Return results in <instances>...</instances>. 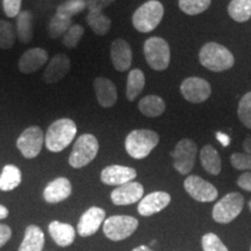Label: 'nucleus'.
I'll return each mask as SVG.
<instances>
[{
    "label": "nucleus",
    "instance_id": "nucleus-42",
    "mask_svg": "<svg viewBox=\"0 0 251 251\" xmlns=\"http://www.w3.org/2000/svg\"><path fill=\"white\" fill-rule=\"evenodd\" d=\"M12 236V229L6 225H0V248L4 247Z\"/></svg>",
    "mask_w": 251,
    "mask_h": 251
},
{
    "label": "nucleus",
    "instance_id": "nucleus-35",
    "mask_svg": "<svg viewBox=\"0 0 251 251\" xmlns=\"http://www.w3.org/2000/svg\"><path fill=\"white\" fill-rule=\"evenodd\" d=\"M237 115L248 129H251V92H248L238 102Z\"/></svg>",
    "mask_w": 251,
    "mask_h": 251
},
{
    "label": "nucleus",
    "instance_id": "nucleus-22",
    "mask_svg": "<svg viewBox=\"0 0 251 251\" xmlns=\"http://www.w3.org/2000/svg\"><path fill=\"white\" fill-rule=\"evenodd\" d=\"M49 234L59 247L71 246L76 237V231L71 225L59 221H52L49 225Z\"/></svg>",
    "mask_w": 251,
    "mask_h": 251
},
{
    "label": "nucleus",
    "instance_id": "nucleus-25",
    "mask_svg": "<svg viewBox=\"0 0 251 251\" xmlns=\"http://www.w3.org/2000/svg\"><path fill=\"white\" fill-rule=\"evenodd\" d=\"M15 30H17L18 39L23 43H29L33 40V14L30 11H21L19 13L17 17Z\"/></svg>",
    "mask_w": 251,
    "mask_h": 251
},
{
    "label": "nucleus",
    "instance_id": "nucleus-28",
    "mask_svg": "<svg viewBox=\"0 0 251 251\" xmlns=\"http://www.w3.org/2000/svg\"><path fill=\"white\" fill-rule=\"evenodd\" d=\"M21 183V171L18 166L7 164L0 175V190L4 192L17 188Z\"/></svg>",
    "mask_w": 251,
    "mask_h": 251
},
{
    "label": "nucleus",
    "instance_id": "nucleus-16",
    "mask_svg": "<svg viewBox=\"0 0 251 251\" xmlns=\"http://www.w3.org/2000/svg\"><path fill=\"white\" fill-rule=\"evenodd\" d=\"M170 202V194L168 192H163V191H156V192L150 193L140 200L137 211L142 216H151L166 208Z\"/></svg>",
    "mask_w": 251,
    "mask_h": 251
},
{
    "label": "nucleus",
    "instance_id": "nucleus-12",
    "mask_svg": "<svg viewBox=\"0 0 251 251\" xmlns=\"http://www.w3.org/2000/svg\"><path fill=\"white\" fill-rule=\"evenodd\" d=\"M180 92L187 101L200 103L211 97L212 87L211 84L202 78L188 77L181 83Z\"/></svg>",
    "mask_w": 251,
    "mask_h": 251
},
{
    "label": "nucleus",
    "instance_id": "nucleus-20",
    "mask_svg": "<svg viewBox=\"0 0 251 251\" xmlns=\"http://www.w3.org/2000/svg\"><path fill=\"white\" fill-rule=\"evenodd\" d=\"M97 100L101 107L108 108L115 105L118 100V91L114 83L108 78L98 77L93 81Z\"/></svg>",
    "mask_w": 251,
    "mask_h": 251
},
{
    "label": "nucleus",
    "instance_id": "nucleus-46",
    "mask_svg": "<svg viewBox=\"0 0 251 251\" xmlns=\"http://www.w3.org/2000/svg\"><path fill=\"white\" fill-rule=\"evenodd\" d=\"M249 208H250V211H251V200L249 201Z\"/></svg>",
    "mask_w": 251,
    "mask_h": 251
},
{
    "label": "nucleus",
    "instance_id": "nucleus-39",
    "mask_svg": "<svg viewBox=\"0 0 251 251\" xmlns=\"http://www.w3.org/2000/svg\"><path fill=\"white\" fill-rule=\"evenodd\" d=\"M2 7L8 18H15L21 12V0H2Z\"/></svg>",
    "mask_w": 251,
    "mask_h": 251
},
{
    "label": "nucleus",
    "instance_id": "nucleus-5",
    "mask_svg": "<svg viewBox=\"0 0 251 251\" xmlns=\"http://www.w3.org/2000/svg\"><path fill=\"white\" fill-rule=\"evenodd\" d=\"M99 151V142L92 134H83L75 143L69 164L75 169H80L90 164L96 158Z\"/></svg>",
    "mask_w": 251,
    "mask_h": 251
},
{
    "label": "nucleus",
    "instance_id": "nucleus-17",
    "mask_svg": "<svg viewBox=\"0 0 251 251\" xmlns=\"http://www.w3.org/2000/svg\"><path fill=\"white\" fill-rule=\"evenodd\" d=\"M111 59L115 70L124 72L130 68L133 61V52L129 43L124 39H117L111 46Z\"/></svg>",
    "mask_w": 251,
    "mask_h": 251
},
{
    "label": "nucleus",
    "instance_id": "nucleus-6",
    "mask_svg": "<svg viewBox=\"0 0 251 251\" xmlns=\"http://www.w3.org/2000/svg\"><path fill=\"white\" fill-rule=\"evenodd\" d=\"M144 57L149 67L156 71H163L170 64V47L164 39L158 36L149 37L143 46Z\"/></svg>",
    "mask_w": 251,
    "mask_h": 251
},
{
    "label": "nucleus",
    "instance_id": "nucleus-14",
    "mask_svg": "<svg viewBox=\"0 0 251 251\" xmlns=\"http://www.w3.org/2000/svg\"><path fill=\"white\" fill-rule=\"evenodd\" d=\"M106 212L100 207H91L80 216L77 225V231L81 237L92 236L98 231L100 226L105 221Z\"/></svg>",
    "mask_w": 251,
    "mask_h": 251
},
{
    "label": "nucleus",
    "instance_id": "nucleus-21",
    "mask_svg": "<svg viewBox=\"0 0 251 251\" xmlns=\"http://www.w3.org/2000/svg\"><path fill=\"white\" fill-rule=\"evenodd\" d=\"M72 192V186L69 179L64 177L56 178L50 181L43 191V198L47 202L57 203L68 199Z\"/></svg>",
    "mask_w": 251,
    "mask_h": 251
},
{
    "label": "nucleus",
    "instance_id": "nucleus-41",
    "mask_svg": "<svg viewBox=\"0 0 251 251\" xmlns=\"http://www.w3.org/2000/svg\"><path fill=\"white\" fill-rule=\"evenodd\" d=\"M237 185L244 191L251 192V171H246L237 178Z\"/></svg>",
    "mask_w": 251,
    "mask_h": 251
},
{
    "label": "nucleus",
    "instance_id": "nucleus-33",
    "mask_svg": "<svg viewBox=\"0 0 251 251\" xmlns=\"http://www.w3.org/2000/svg\"><path fill=\"white\" fill-rule=\"evenodd\" d=\"M212 0H179V8L188 15H198L205 12Z\"/></svg>",
    "mask_w": 251,
    "mask_h": 251
},
{
    "label": "nucleus",
    "instance_id": "nucleus-29",
    "mask_svg": "<svg viewBox=\"0 0 251 251\" xmlns=\"http://www.w3.org/2000/svg\"><path fill=\"white\" fill-rule=\"evenodd\" d=\"M86 21L97 35H106L111 29L112 21L102 12L90 11L86 17Z\"/></svg>",
    "mask_w": 251,
    "mask_h": 251
},
{
    "label": "nucleus",
    "instance_id": "nucleus-24",
    "mask_svg": "<svg viewBox=\"0 0 251 251\" xmlns=\"http://www.w3.org/2000/svg\"><path fill=\"white\" fill-rule=\"evenodd\" d=\"M200 162L208 174L218 176L221 172V157L218 150L211 144H207L200 151Z\"/></svg>",
    "mask_w": 251,
    "mask_h": 251
},
{
    "label": "nucleus",
    "instance_id": "nucleus-2",
    "mask_svg": "<svg viewBox=\"0 0 251 251\" xmlns=\"http://www.w3.org/2000/svg\"><path fill=\"white\" fill-rule=\"evenodd\" d=\"M77 134V127L71 119H58L52 122L46 134V147L52 152L64 150L74 141Z\"/></svg>",
    "mask_w": 251,
    "mask_h": 251
},
{
    "label": "nucleus",
    "instance_id": "nucleus-40",
    "mask_svg": "<svg viewBox=\"0 0 251 251\" xmlns=\"http://www.w3.org/2000/svg\"><path fill=\"white\" fill-rule=\"evenodd\" d=\"M113 1L115 0H86V5L90 11L102 12V9L111 5Z\"/></svg>",
    "mask_w": 251,
    "mask_h": 251
},
{
    "label": "nucleus",
    "instance_id": "nucleus-4",
    "mask_svg": "<svg viewBox=\"0 0 251 251\" xmlns=\"http://www.w3.org/2000/svg\"><path fill=\"white\" fill-rule=\"evenodd\" d=\"M164 7L157 0H149L135 11L133 14V26L140 33H150L161 24Z\"/></svg>",
    "mask_w": 251,
    "mask_h": 251
},
{
    "label": "nucleus",
    "instance_id": "nucleus-3",
    "mask_svg": "<svg viewBox=\"0 0 251 251\" xmlns=\"http://www.w3.org/2000/svg\"><path fill=\"white\" fill-rule=\"evenodd\" d=\"M159 135L150 129H135L126 137V151L135 159H143L158 146Z\"/></svg>",
    "mask_w": 251,
    "mask_h": 251
},
{
    "label": "nucleus",
    "instance_id": "nucleus-44",
    "mask_svg": "<svg viewBox=\"0 0 251 251\" xmlns=\"http://www.w3.org/2000/svg\"><path fill=\"white\" fill-rule=\"evenodd\" d=\"M8 216V209L5 206L0 205V220H4Z\"/></svg>",
    "mask_w": 251,
    "mask_h": 251
},
{
    "label": "nucleus",
    "instance_id": "nucleus-36",
    "mask_svg": "<svg viewBox=\"0 0 251 251\" xmlns=\"http://www.w3.org/2000/svg\"><path fill=\"white\" fill-rule=\"evenodd\" d=\"M84 35V28L80 25H72L63 36V45L69 49H75Z\"/></svg>",
    "mask_w": 251,
    "mask_h": 251
},
{
    "label": "nucleus",
    "instance_id": "nucleus-1",
    "mask_svg": "<svg viewBox=\"0 0 251 251\" xmlns=\"http://www.w3.org/2000/svg\"><path fill=\"white\" fill-rule=\"evenodd\" d=\"M199 61L202 67L214 72L227 71L235 64L233 52L216 42H208L202 46L199 51Z\"/></svg>",
    "mask_w": 251,
    "mask_h": 251
},
{
    "label": "nucleus",
    "instance_id": "nucleus-34",
    "mask_svg": "<svg viewBox=\"0 0 251 251\" xmlns=\"http://www.w3.org/2000/svg\"><path fill=\"white\" fill-rule=\"evenodd\" d=\"M85 8H87L86 0H69V1L58 6L56 13L71 19L74 15L80 13Z\"/></svg>",
    "mask_w": 251,
    "mask_h": 251
},
{
    "label": "nucleus",
    "instance_id": "nucleus-23",
    "mask_svg": "<svg viewBox=\"0 0 251 251\" xmlns=\"http://www.w3.org/2000/svg\"><path fill=\"white\" fill-rule=\"evenodd\" d=\"M43 247H45V234L42 229L34 225L27 227L19 251H42Z\"/></svg>",
    "mask_w": 251,
    "mask_h": 251
},
{
    "label": "nucleus",
    "instance_id": "nucleus-30",
    "mask_svg": "<svg viewBox=\"0 0 251 251\" xmlns=\"http://www.w3.org/2000/svg\"><path fill=\"white\" fill-rule=\"evenodd\" d=\"M228 13L237 23H246L251 18V0H231Z\"/></svg>",
    "mask_w": 251,
    "mask_h": 251
},
{
    "label": "nucleus",
    "instance_id": "nucleus-9",
    "mask_svg": "<svg viewBox=\"0 0 251 251\" xmlns=\"http://www.w3.org/2000/svg\"><path fill=\"white\" fill-rule=\"evenodd\" d=\"M198 147L191 139H183L177 143L171 157L174 158V168L180 175L186 176L193 170L196 164Z\"/></svg>",
    "mask_w": 251,
    "mask_h": 251
},
{
    "label": "nucleus",
    "instance_id": "nucleus-37",
    "mask_svg": "<svg viewBox=\"0 0 251 251\" xmlns=\"http://www.w3.org/2000/svg\"><path fill=\"white\" fill-rule=\"evenodd\" d=\"M201 247L203 251H229L225 243L214 233H207L201 238Z\"/></svg>",
    "mask_w": 251,
    "mask_h": 251
},
{
    "label": "nucleus",
    "instance_id": "nucleus-15",
    "mask_svg": "<svg viewBox=\"0 0 251 251\" xmlns=\"http://www.w3.org/2000/svg\"><path fill=\"white\" fill-rule=\"evenodd\" d=\"M144 193V188L142 184L137 181H129V183L118 186L111 193V199L114 205L126 206L131 205L140 201L142 199Z\"/></svg>",
    "mask_w": 251,
    "mask_h": 251
},
{
    "label": "nucleus",
    "instance_id": "nucleus-43",
    "mask_svg": "<svg viewBox=\"0 0 251 251\" xmlns=\"http://www.w3.org/2000/svg\"><path fill=\"white\" fill-rule=\"evenodd\" d=\"M243 149L247 153L251 155V135H248V136L246 137V140H244Z\"/></svg>",
    "mask_w": 251,
    "mask_h": 251
},
{
    "label": "nucleus",
    "instance_id": "nucleus-10",
    "mask_svg": "<svg viewBox=\"0 0 251 251\" xmlns=\"http://www.w3.org/2000/svg\"><path fill=\"white\" fill-rule=\"evenodd\" d=\"M45 142L43 130L39 126H31L23 131L17 140V147L26 158H34L39 155Z\"/></svg>",
    "mask_w": 251,
    "mask_h": 251
},
{
    "label": "nucleus",
    "instance_id": "nucleus-11",
    "mask_svg": "<svg viewBox=\"0 0 251 251\" xmlns=\"http://www.w3.org/2000/svg\"><path fill=\"white\" fill-rule=\"evenodd\" d=\"M185 191L190 197L199 202H212L218 198V190L214 185L199 176H188L184 180Z\"/></svg>",
    "mask_w": 251,
    "mask_h": 251
},
{
    "label": "nucleus",
    "instance_id": "nucleus-27",
    "mask_svg": "<svg viewBox=\"0 0 251 251\" xmlns=\"http://www.w3.org/2000/svg\"><path fill=\"white\" fill-rule=\"evenodd\" d=\"M146 85V77L140 69H133L127 78L126 97L129 101H134L140 96Z\"/></svg>",
    "mask_w": 251,
    "mask_h": 251
},
{
    "label": "nucleus",
    "instance_id": "nucleus-19",
    "mask_svg": "<svg viewBox=\"0 0 251 251\" xmlns=\"http://www.w3.org/2000/svg\"><path fill=\"white\" fill-rule=\"evenodd\" d=\"M70 58L65 54H58L51 58L43 74V81L46 84H54L63 79L70 71Z\"/></svg>",
    "mask_w": 251,
    "mask_h": 251
},
{
    "label": "nucleus",
    "instance_id": "nucleus-8",
    "mask_svg": "<svg viewBox=\"0 0 251 251\" xmlns=\"http://www.w3.org/2000/svg\"><path fill=\"white\" fill-rule=\"evenodd\" d=\"M139 227V220L128 215H114L103 221V234L111 241L118 242L131 236Z\"/></svg>",
    "mask_w": 251,
    "mask_h": 251
},
{
    "label": "nucleus",
    "instance_id": "nucleus-47",
    "mask_svg": "<svg viewBox=\"0 0 251 251\" xmlns=\"http://www.w3.org/2000/svg\"><path fill=\"white\" fill-rule=\"evenodd\" d=\"M250 251H251V247H250Z\"/></svg>",
    "mask_w": 251,
    "mask_h": 251
},
{
    "label": "nucleus",
    "instance_id": "nucleus-31",
    "mask_svg": "<svg viewBox=\"0 0 251 251\" xmlns=\"http://www.w3.org/2000/svg\"><path fill=\"white\" fill-rule=\"evenodd\" d=\"M72 26L71 19L63 17L61 14L56 13L54 17L50 19L49 23V36L51 39H58V37L64 36V34Z\"/></svg>",
    "mask_w": 251,
    "mask_h": 251
},
{
    "label": "nucleus",
    "instance_id": "nucleus-7",
    "mask_svg": "<svg viewBox=\"0 0 251 251\" xmlns=\"http://www.w3.org/2000/svg\"><path fill=\"white\" fill-rule=\"evenodd\" d=\"M243 206L244 198L242 194L238 192L228 193L213 207L212 218L218 224H230L241 214Z\"/></svg>",
    "mask_w": 251,
    "mask_h": 251
},
{
    "label": "nucleus",
    "instance_id": "nucleus-45",
    "mask_svg": "<svg viewBox=\"0 0 251 251\" xmlns=\"http://www.w3.org/2000/svg\"><path fill=\"white\" fill-rule=\"evenodd\" d=\"M133 251H153V250H151L149 247H147V246H140V247L135 248Z\"/></svg>",
    "mask_w": 251,
    "mask_h": 251
},
{
    "label": "nucleus",
    "instance_id": "nucleus-38",
    "mask_svg": "<svg viewBox=\"0 0 251 251\" xmlns=\"http://www.w3.org/2000/svg\"><path fill=\"white\" fill-rule=\"evenodd\" d=\"M230 163L236 170L251 171V155L247 152H235L230 156Z\"/></svg>",
    "mask_w": 251,
    "mask_h": 251
},
{
    "label": "nucleus",
    "instance_id": "nucleus-18",
    "mask_svg": "<svg viewBox=\"0 0 251 251\" xmlns=\"http://www.w3.org/2000/svg\"><path fill=\"white\" fill-rule=\"evenodd\" d=\"M48 51L42 48H31L25 51L19 59V70L23 74H33L48 62Z\"/></svg>",
    "mask_w": 251,
    "mask_h": 251
},
{
    "label": "nucleus",
    "instance_id": "nucleus-26",
    "mask_svg": "<svg viewBox=\"0 0 251 251\" xmlns=\"http://www.w3.org/2000/svg\"><path fill=\"white\" fill-rule=\"evenodd\" d=\"M165 102L158 96H146L140 100L139 109L148 118H157L165 111Z\"/></svg>",
    "mask_w": 251,
    "mask_h": 251
},
{
    "label": "nucleus",
    "instance_id": "nucleus-13",
    "mask_svg": "<svg viewBox=\"0 0 251 251\" xmlns=\"http://www.w3.org/2000/svg\"><path fill=\"white\" fill-rule=\"evenodd\" d=\"M137 172L135 169L124 165L106 166L100 174V179L109 186H121V185L133 181L136 178Z\"/></svg>",
    "mask_w": 251,
    "mask_h": 251
},
{
    "label": "nucleus",
    "instance_id": "nucleus-32",
    "mask_svg": "<svg viewBox=\"0 0 251 251\" xmlns=\"http://www.w3.org/2000/svg\"><path fill=\"white\" fill-rule=\"evenodd\" d=\"M17 40V30L13 25L5 20H0V48L11 49Z\"/></svg>",
    "mask_w": 251,
    "mask_h": 251
}]
</instances>
